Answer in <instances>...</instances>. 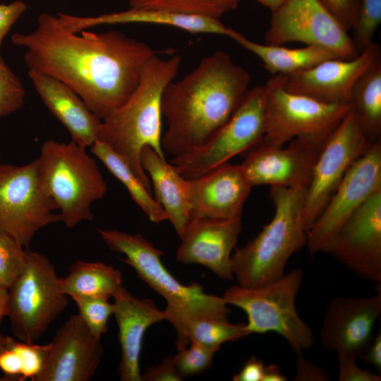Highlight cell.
I'll use <instances>...</instances> for the list:
<instances>
[{
    "label": "cell",
    "instance_id": "obj_11",
    "mask_svg": "<svg viewBox=\"0 0 381 381\" xmlns=\"http://www.w3.org/2000/svg\"><path fill=\"white\" fill-rule=\"evenodd\" d=\"M265 92L264 85L249 89L229 119L203 145L169 162L185 179L202 175L246 153L264 136Z\"/></svg>",
    "mask_w": 381,
    "mask_h": 381
},
{
    "label": "cell",
    "instance_id": "obj_40",
    "mask_svg": "<svg viewBox=\"0 0 381 381\" xmlns=\"http://www.w3.org/2000/svg\"><path fill=\"white\" fill-rule=\"evenodd\" d=\"M27 8V4L20 0L0 4V49L5 36Z\"/></svg>",
    "mask_w": 381,
    "mask_h": 381
},
{
    "label": "cell",
    "instance_id": "obj_9",
    "mask_svg": "<svg viewBox=\"0 0 381 381\" xmlns=\"http://www.w3.org/2000/svg\"><path fill=\"white\" fill-rule=\"evenodd\" d=\"M265 128L261 142L281 147L298 138L325 143L352 109L351 104H327L286 90L279 75L264 85Z\"/></svg>",
    "mask_w": 381,
    "mask_h": 381
},
{
    "label": "cell",
    "instance_id": "obj_49",
    "mask_svg": "<svg viewBox=\"0 0 381 381\" xmlns=\"http://www.w3.org/2000/svg\"><path fill=\"white\" fill-rule=\"evenodd\" d=\"M260 4L267 6L272 11L278 8L284 0H257Z\"/></svg>",
    "mask_w": 381,
    "mask_h": 381
},
{
    "label": "cell",
    "instance_id": "obj_2",
    "mask_svg": "<svg viewBox=\"0 0 381 381\" xmlns=\"http://www.w3.org/2000/svg\"><path fill=\"white\" fill-rule=\"evenodd\" d=\"M249 73L217 51L203 58L181 80L171 82L162 98L167 130L164 152L172 157L196 150L231 116L248 91Z\"/></svg>",
    "mask_w": 381,
    "mask_h": 381
},
{
    "label": "cell",
    "instance_id": "obj_4",
    "mask_svg": "<svg viewBox=\"0 0 381 381\" xmlns=\"http://www.w3.org/2000/svg\"><path fill=\"white\" fill-rule=\"evenodd\" d=\"M98 232L111 250L126 256L121 260L132 267L143 281L165 299L164 319L175 329L178 351L188 346V329L195 321L228 320L230 310L222 296L207 294L197 282L184 285L179 282L162 263L163 252L141 234L101 229Z\"/></svg>",
    "mask_w": 381,
    "mask_h": 381
},
{
    "label": "cell",
    "instance_id": "obj_50",
    "mask_svg": "<svg viewBox=\"0 0 381 381\" xmlns=\"http://www.w3.org/2000/svg\"><path fill=\"white\" fill-rule=\"evenodd\" d=\"M13 339V337L4 336L0 332V350L9 346Z\"/></svg>",
    "mask_w": 381,
    "mask_h": 381
},
{
    "label": "cell",
    "instance_id": "obj_12",
    "mask_svg": "<svg viewBox=\"0 0 381 381\" xmlns=\"http://www.w3.org/2000/svg\"><path fill=\"white\" fill-rule=\"evenodd\" d=\"M272 12L267 44L299 42L325 48L344 59L360 53L349 31L320 0H284Z\"/></svg>",
    "mask_w": 381,
    "mask_h": 381
},
{
    "label": "cell",
    "instance_id": "obj_26",
    "mask_svg": "<svg viewBox=\"0 0 381 381\" xmlns=\"http://www.w3.org/2000/svg\"><path fill=\"white\" fill-rule=\"evenodd\" d=\"M228 37L260 59L263 66L272 76L295 73L323 61L339 58L329 50L319 46L287 48L281 45L259 44L231 28Z\"/></svg>",
    "mask_w": 381,
    "mask_h": 381
},
{
    "label": "cell",
    "instance_id": "obj_24",
    "mask_svg": "<svg viewBox=\"0 0 381 381\" xmlns=\"http://www.w3.org/2000/svg\"><path fill=\"white\" fill-rule=\"evenodd\" d=\"M56 16L65 28L76 33L97 25L126 23L167 25L195 34L229 36L230 31V28L226 27L217 18L147 8H130L123 11L89 17L75 16L61 13Z\"/></svg>",
    "mask_w": 381,
    "mask_h": 381
},
{
    "label": "cell",
    "instance_id": "obj_7",
    "mask_svg": "<svg viewBox=\"0 0 381 381\" xmlns=\"http://www.w3.org/2000/svg\"><path fill=\"white\" fill-rule=\"evenodd\" d=\"M303 279L302 270L296 268L277 282L262 287L231 286L224 291L222 297L228 305L246 313L245 327L249 334L275 332L299 354L314 344L313 331L296 308Z\"/></svg>",
    "mask_w": 381,
    "mask_h": 381
},
{
    "label": "cell",
    "instance_id": "obj_41",
    "mask_svg": "<svg viewBox=\"0 0 381 381\" xmlns=\"http://www.w3.org/2000/svg\"><path fill=\"white\" fill-rule=\"evenodd\" d=\"M142 381H181L182 378L178 373L174 356L164 357L157 366L150 367L141 375Z\"/></svg>",
    "mask_w": 381,
    "mask_h": 381
},
{
    "label": "cell",
    "instance_id": "obj_27",
    "mask_svg": "<svg viewBox=\"0 0 381 381\" xmlns=\"http://www.w3.org/2000/svg\"><path fill=\"white\" fill-rule=\"evenodd\" d=\"M60 287L70 297L87 296L109 299L123 287L122 273L102 262L77 260L69 273L60 277Z\"/></svg>",
    "mask_w": 381,
    "mask_h": 381
},
{
    "label": "cell",
    "instance_id": "obj_31",
    "mask_svg": "<svg viewBox=\"0 0 381 381\" xmlns=\"http://www.w3.org/2000/svg\"><path fill=\"white\" fill-rule=\"evenodd\" d=\"M129 5L131 8L161 10L217 19L222 15L212 0H129Z\"/></svg>",
    "mask_w": 381,
    "mask_h": 381
},
{
    "label": "cell",
    "instance_id": "obj_23",
    "mask_svg": "<svg viewBox=\"0 0 381 381\" xmlns=\"http://www.w3.org/2000/svg\"><path fill=\"white\" fill-rule=\"evenodd\" d=\"M28 73L43 103L66 127L71 140L91 147L98 139L102 120L64 83L37 71L28 70Z\"/></svg>",
    "mask_w": 381,
    "mask_h": 381
},
{
    "label": "cell",
    "instance_id": "obj_33",
    "mask_svg": "<svg viewBox=\"0 0 381 381\" xmlns=\"http://www.w3.org/2000/svg\"><path fill=\"white\" fill-rule=\"evenodd\" d=\"M26 249L8 235L0 231V285L9 289L22 272Z\"/></svg>",
    "mask_w": 381,
    "mask_h": 381
},
{
    "label": "cell",
    "instance_id": "obj_42",
    "mask_svg": "<svg viewBox=\"0 0 381 381\" xmlns=\"http://www.w3.org/2000/svg\"><path fill=\"white\" fill-rule=\"evenodd\" d=\"M21 366L20 358L13 349L8 346L0 350V370L6 380L20 381Z\"/></svg>",
    "mask_w": 381,
    "mask_h": 381
},
{
    "label": "cell",
    "instance_id": "obj_48",
    "mask_svg": "<svg viewBox=\"0 0 381 381\" xmlns=\"http://www.w3.org/2000/svg\"><path fill=\"white\" fill-rule=\"evenodd\" d=\"M240 0H212L213 3L222 13L235 8Z\"/></svg>",
    "mask_w": 381,
    "mask_h": 381
},
{
    "label": "cell",
    "instance_id": "obj_47",
    "mask_svg": "<svg viewBox=\"0 0 381 381\" xmlns=\"http://www.w3.org/2000/svg\"><path fill=\"white\" fill-rule=\"evenodd\" d=\"M8 289L0 285V325L8 314Z\"/></svg>",
    "mask_w": 381,
    "mask_h": 381
},
{
    "label": "cell",
    "instance_id": "obj_10",
    "mask_svg": "<svg viewBox=\"0 0 381 381\" xmlns=\"http://www.w3.org/2000/svg\"><path fill=\"white\" fill-rule=\"evenodd\" d=\"M47 192L37 158L23 166L0 164V231L28 248L42 228L61 222Z\"/></svg>",
    "mask_w": 381,
    "mask_h": 381
},
{
    "label": "cell",
    "instance_id": "obj_5",
    "mask_svg": "<svg viewBox=\"0 0 381 381\" xmlns=\"http://www.w3.org/2000/svg\"><path fill=\"white\" fill-rule=\"evenodd\" d=\"M306 190L270 186L274 205L272 219L246 246L231 254V269L238 285L262 287L285 274L290 257L306 244L303 222Z\"/></svg>",
    "mask_w": 381,
    "mask_h": 381
},
{
    "label": "cell",
    "instance_id": "obj_20",
    "mask_svg": "<svg viewBox=\"0 0 381 381\" xmlns=\"http://www.w3.org/2000/svg\"><path fill=\"white\" fill-rule=\"evenodd\" d=\"M191 219H241L252 186L240 164L228 162L198 176L185 179Z\"/></svg>",
    "mask_w": 381,
    "mask_h": 381
},
{
    "label": "cell",
    "instance_id": "obj_19",
    "mask_svg": "<svg viewBox=\"0 0 381 381\" xmlns=\"http://www.w3.org/2000/svg\"><path fill=\"white\" fill-rule=\"evenodd\" d=\"M380 313V291L370 297L334 298L324 314L320 332L321 345L337 354L351 353L358 357L372 340Z\"/></svg>",
    "mask_w": 381,
    "mask_h": 381
},
{
    "label": "cell",
    "instance_id": "obj_3",
    "mask_svg": "<svg viewBox=\"0 0 381 381\" xmlns=\"http://www.w3.org/2000/svg\"><path fill=\"white\" fill-rule=\"evenodd\" d=\"M180 56L162 59L154 54L144 65L139 83L127 101L104 119L98 139L120 155L151 192V181L140 162V153L150 147L164 157L162 147V98L181 65Z\"/></svg>",
    "mask_w": 381,
    "mask_h": 381
},
{
    "label": "cell",
    "instance_id": "obj_14",
    "mask_svg": "<svg viewBox=\"0 0 381 381\" xmlns=\"http://www.w3.org/2000/svg\"><path fill=\"white\" fill-rule=\"evenodd\" d=\"M381 190V140L374 142L348 170L323 211L308 231L310 254L329 253L338 232L351 214Z\"/></svg>",
    "mask_w": 381,
    "mask_h": 381
},
{
    "label": "cell",
    "instance_id": "obj_8",
    "mask_svg": "<svg viewBox=\"0 0 381 381\" xmlns=\"http://www.w3.org/2000/svg\"><path fill=\"white\" fill-rule=\"evenodd\" d=\"M54 264L44 254L26 249L24 267L8 289L7 317L20 341L34 343L66 308Z\"/></svg>",
    "mask_w": 381,
    "mask_h": 381
},
{
    "label": "cell",
    "instance_id": "obj_39",
    "mask_svg": "<svg viewBox=\"0 0 381 381\" xmlns=\"http://www.w3.org/2000/svg\"><path fill=\"white\" fill-rule=\"evenodd\" d=\"M332 14L348 30L357 21L360 0H320Z\"/></svg>",
    "mask_w": 381,
    "mask_h": 381
},
{
    "label": "cell",
    "instance_id": "obj_29",
    "mask_svg": "<svg viewBox=\"0 0 381 381\" xmlns=\"http://www.w3.org/2000/svg\"><path fill=\"white\" fill-rule=\"evenodd\" d=\"M352 111L367 139L374 143L381 135V61L357 82L351 97Z\"/></svg>",
    "mask_w": 381,
    "mask_h": 381
},
{
    "label": "cell",
    "instance_id": "obj_22",
    "mask_svg": "<svg viewBox=\"0 0 381 381\" xmlns=\"http://www.w3.org/2000/svg\"><path fill=\"white\" fill-rule=\"evenodd\" d=\"M114 315L118 326L121 381H142L140 356L143 339L152 325L164 320L162 310L150 298H138L123 287L114 296Z\"/></svg>",
    "mask_w": 381,
    "mask_h": 381
},
{
    "label": "cell",
    "instance_id": "obj_43",
    "mask_svg": "<svg viewBox=\"0 0 381 381\" xmlns=\"http://www.w3.org/2000/svg\"><path fill=\"white\" fill-rule=\"evenodd\" d=\"M329 377L323 368L318 367L309 360L298 354L296 360V372L294 380H328Z\"/></svg>",
    "mask_w": 381,
    "mask_h": 381
},
{
    "label": "cell",
    "instance_id": "obj_6",
    "mask_svg": "<svg viewBox=\"0 0 381 381\" xmlns=\"http://www.w3.org/2000/svg\"><path fill=\"white\" fill-rule=\"evenodd\" d=\"M42 183L68 228L92 221L93 202L102 198L107 184L86 147L73 141L48 140L37 158Z\"/></svg>",
    "mask_w": 381,
    "mask_h": 381
},
{
    "label": "cell",
    "instance_id": "obj_32",
    "mask_svg": "<svg viewBox=\"0 0 381 381\" xmlns=\"http://www.w3.org/2000/svg\"><path fill=\"white\" fill-rule=\"evenodd\" d=\"M78 308V315L97 337L101 338L107 331V324L114 314V303L108 299L97 297L73 296Z\"/></svg>",
    "mask_w": 381,
    "mask_h": 381
},
{
    "label": "cell",
    "instance_id": "obj_15",
    "mask_svg": "<svg viewBox=\"0 0 381 381\" xmlns=\"http://www.w3.org/2000/svg\"><path fill=\"white\" fill-rule=\"evenodd\" d=\"M289 143L277 147L260 140L246 153L240 166L252 187L270 185L306 191L325 143L298 138Z\"/></svg>",
    "mask_w": 381,
    "mask_h": 381
},
{
    "label": "cell",
    "instance_id": "obj_17",
    "mask_svg": "<svg viewBox=\"0 0 381 381\" xmlns=\"http://www.w3.org/2000/svg\"><path fill=\"white\" fill-rule=\"evenodd\" d=\"M359 277L381 282V190L371 195L348 218L329 251Z\"/></svg>",
    "mask_w": 381,
    "mask_h": 381
},
{
    "label": "cell",
    "instance_id": "obj_30",
    "mask_svg": "<svg viewBox=\"0 0 381 381\" xmlns=\"http://www.w3.org/2000/svg\"><path fill=\"white\" fill-rule=\"evenodd\" d=\"M245 324H231L228 320L208 318L195 321L188 329L189 342L195 341L214 351L224 342L248 335Z\"/></svg>",
    "mask_w": 381,
    "mask_h": 381
},
{
    "label": "cell",
    "instance_id": "obj_1",
    "mask_svg": "<svg viewBox=\"0 0 381 381\" xmlns=\"http://www.w3.org/2000/svg\"><path fill=\"white\" fill-rule=\"evenodd\" d=\"M11 40L26 49L28 70L66 84L102 121L127 101L155 54L145 42L117 30L71 32L47 13L39 16L34 30L16 33Z\"/></svg>",
    "mask_w": 381,
    "mask_h": 381
},
{
    "label": "cell",
    "instance_id": "obj_25",
    "mask_svg": "<svg viewBox=\"0 0 381 381\" xmlns=\"http://www.w3.org/2000/svg\"><path fill=\"white\" fill-rule=\"evenodd\" d=\"M141 165L149 174L157 202L164 210L167 220L181 238L191 219L185 178L165 157L159 156L150 147L145 146L140 153Z\"/></svg>",
    "mask_w": 381,
    "mask_h": 381
},
{
    "label": "cell",
    "instance_id": "obj_36",
    "mask_svg": "<svg viewBox=\"0 0 381 381\" xmlns=\"http://www.w3.org/2000/svg\"><path fill=\"white\" fill-rule=\"evenodd\" d=\"M25 95L21 81L0 56V118L20 109Z\"/></svg>",
    "mask_w": 381,
    "mask_h": 381
},
{
    "label": "cell",
    "instance_id": "obj_21",
    "mask_svg": "<svg viewBox=\"0 0 381 381\" xmlns=\"http://www.w3.org/2000/svg\"><path fill=\"white\" fill-rule=\"evenodd\" d=\"M241 230V219L193 218L181 237L176 258L204 266L220 279H234L231 257Z\"/></svg>",
    "mask_w": 381,
    "mask_h": 381
},
{
    "label": "cell",
    "instance_id": "obj_16",
    "mask_svg": "<svg viewBox=\"0 0 381 381\" xmlns=\"http://www.w3.org/2000/svg\"><path fill=\"white\" fill-rule=\"evenodd\" d=\"M380 61V46L373 42L355 58L330 59L295 73L279 75L289 92L327 104H351L358 80Z\"/></svg>",
    "mask_w": 381,
    "mask_h": 381
},
{
    "label": "cell",
    "instance_id": "obj_45",
    "mask_svg": "<svg viewBox=\"0 0 381 381\" xmlns=\"http://www.w3.org/2000/svg\"><path fill=\"white\" fill-rule=\"evenodd\" d=\"M381 372V332L374 337L358 356Z\"/></svg>",
    "mask_w": 381,
    "mask_h": 381
},
{
    "label": "cell",
    "instance_id": "obj_46",
    "mask_svg": "<svg viewBox=\"0 0 381 381\" xmlns=\"http://www.w3.org/2000/svg\"><path fill=\"white\" fill-rule=\"evenodd\" d=\"M286 377L275 364L265 365L262 381H286Z\"/></svg>",
    "mask_w": 381,
    "mask_h": 381
},
{
    "label": "cell",
    "instance_id": "obj_35",
    "mask_svg": "<svg viewBox=\"0 0 381 381\" xmlns=\"http://www.w3.org/2000/svg\"><path fill=\"white\" fill-rule=\"evenodd\" d=\"M214 353L215 351L191 341L186 348L174 356L176 370L181 378L201 373L212 366Z\"/></svg>",
    "mask_w": 381,
    "mask_h": 381
},
{
    "label": "cell",
    "instance_id": "obj_18",
    "mask_svg": "<svg viewBox=\"0 0 381 381\" xmlns=\"http://www.w3.org/2000/svg\"><path fill=\"white\" fill-rule=\"evenodd\" d=\"M102 353L100 338L90 332L78 314L72 315L49 343L35 381H88L98 368Z\"/></svg>",
    "mask_w": 381,
    "mask_h": 381
},
{
    "label": "cell",
    "instance_id": "obj_34",
    "mask_svg": "<svg viewBox=\"0 0 381 381\" xmlns=\"http://www.w3.org/2000/svg\"><path fill=\"white\" fill-rule=\"evenodd\" d=\"M381 22V0H360L359 11L353 30V42L359 52L370 44Z\"/></svg>",
    "mask_w": 381,
    "mask_h": 381
},
{
    "label": "cell",
    "instance_id": "obj_44",
    "mask_svg": "<svg viewBox=\"0 0 381 381\" xmlns=\"http://www.w3.org/2000/svg\"><path fill=\"white\" fill-rule=\"evenodd\" d=\"M265 365L262 360L251 356L241 370L232 377L234 381H262Z\"/></svg>",
    "mask_w": 381,
    "mask_h": 381
},
{
    "label": "cell",
    "instance_id": "obj_38",
    "mask_svg": "<svg viewBox=\"0 0 381 381\" xmlns=\"http://www.w3.org/2000/svg\"><path fill=\"white\" fill-rule=\"evenodd\" d=\"M339 381H380L381 376L369 370L361 369L356 364L355 354L351 353H338Z\"/></svg>",
    "mask_w": 381,
    "mask_h": 381
},
{
    "label": "cell",
    "instance_id": "obj_28",
    "mask_svg": "<svg viewBox=\"0 0 381 381\" xmlns=\"http://www.w3.org/2000/svg\"><path fill=\"white\" fill-rule=\"evenodd\" d=\"M90 150L109 171L123 184L133 200L151 222L159 224L167 220V216L162 206L120 155L99 140L94 143Z\"/></svg>",
    "mask_w": 381,
    "mask_h": 381
},
{
    "label": "cell",
    "instance_id": "obj_37",
    "mask_svg": "<svg viewBox=\"0 0 381 381\" xmlns=\"http://www.w3.org/2000/svg\"><path fill=\"white\" fill-rule=\"evenodd\" d=\"M9 347L19 355L21 360L20 381L28 378L35 381L42 368L49 344L39 345L22 341H17L13 339Z\"/></svg>",
    "mask_w": 381,
    "mask_h": 381
},
{
    "label": "cell",
    "instance_id": "obj_13",
    "mask_svg": "<svg viewBox=\"0 0 381 381\" xmlns=\"http://www.w3.org/2000/svg\"><path fill=\"white\" fill-rule=\"evenodd\" d=\"M373 143L365 136L351 109L327 138L315 164L303 207L306 234L348 170Z\"/></svg>",
    "mask_w": 381,
    "mask_h": 381
}]
</instances>
